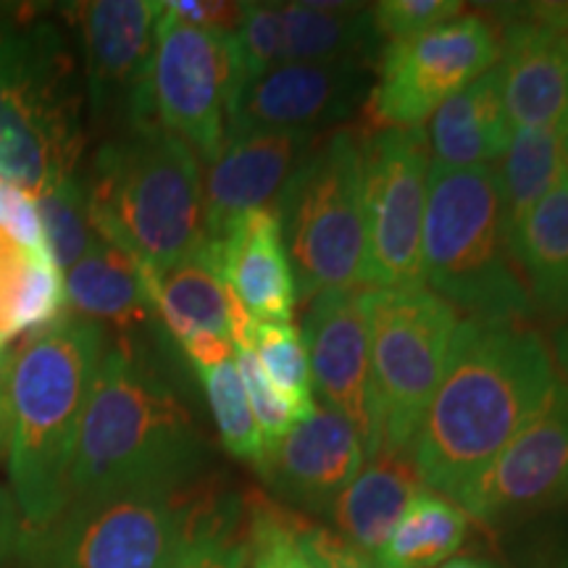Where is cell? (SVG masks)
Wrapping results in <instances>:
<instances>
[{
  "label": "cell",
  "instance_id": "obj_1",
  "mask_svg": "<svg viewBox=\"0 0 568 568\" xmlns=\"http://www.w3.org/2000/svg\"><path fill=\"white\" fill-rule=\"evenodd\" d=\"M558 372L529 322L460 318L410 456L424 487L460 503L545 406Z\"/></svg>",
  "mask_w": 568,
  "mask_h": 568
},
{
  "label": "cell",
  "instance_id": "obj_2",
  "mask_svg": "<svg viewBox=\"0 0 568 568\" xmlns=\"http://www.w3.org/2000/svg\"><path fill=\"white\" fill-rule=\"evenodd\" d=\"M209 447L159 368L132 343L105 347L84 410L71 497L197 485Z\"/></svg>",
  "mask_w": 568,
  "mask_h": 568
},
{
  "label": "cell",
  "instance_id": "obj_3",
  "mask_svg": "<svg viewBox=\"0 0 568 568\" xmlns=\"http://www.w3.org/2000/svg\"><path fill=\"white\" fill-rule=\"evenodd\" d=\"M103 351V326L69 311L13 351L6 464L27 529L45 527L67 508L77 439Z\"/></svg>",
  "mask_w": 568,
  "mask_h": 568
},
{
  "label": "cell",
  "instance_id": "obj_4",
  "mask_svg": "<svg viewBox=\"0 0 568 568\" xmlns=\"http://www.w3.org/2000/svg\"><path fill=\"white\" fill-rule=\"evenodd\" d=\"M90 222L151 284L205 243L201 161L163 126L105 140L84 180Z\"/></svg>",
  "mask_w": 568,
  "mask_h": 568
},
{
  "label": "cell",
  "instance_id": "obj_5",
  "mask_svg": "<svg viewBox=\"0 0 568 568\" xmlns=\"http://www.w3.org/2000/svg\"><path fill=\"white\" fill-rule=\"evenodd\" d=\"M82 90L67 34L42 13L0 6V184L38 197L77 174Z\"/></svg>",
  "mask_w": 568,
  "mask_h": 568
},
{
  "label": "cell",
  "instance_id": "obj_6",
  "mask_svg": "<svg viewBox=\"0 0 568 568\" xmlns=\"http://www.w3.org/2000/svg\"><path fill=\"white\" fill-rule=\"evenodd\" d=\"M422 276L432 293L468 318L529 322L535 316L510 255L493 166H429Z\"/></svg>",
  "mask_w": 568,
  "mask_h": 568
},
{
  "label": "cell",
  "instance_id": "obj_7",
  "mask_svg": "<svg viewBox=\"0 0 568 568\" xmlns=\"http://www.w3.org/2000/svg\"><path fill=\"white\" fill-rule=\"evenodd\" d=\"M297 297L353 290L366 276L364 134L337 126L311 148L274 203Z\"/></svg>",
  "mask_w": 568,
  "mask_h": 568
},
{
  "label": "cell",
  "instance_id": "obj_8",
  "mask_svg": "<svg viewBox=\"0 0 568 568\" xmlns=\"http://www.w3.org/2000/svg\"><path fill=\"white\" fill-rule=\"evenodd\" d=\"M201 487H140L71 497L27 529L19 568H166Z\"/></svg>",
  "mask_w": 568,
  "mask_h": 568
},
{
  "label": "cell",
  "instance_id": "obj_9",
  "mask_svg": "<svg viewBox=\"0 0 568 568\" xmlns=\"http://www.w3.org/2000/svg\"><path fill=\"white\" fill-rule=\"evenodd\" d=\"M372 379L382 437L393 450H410L424 410L443 379L458 329V311L426 284L372 290Z\"/></svg>",
  "mask_w": 568,
  "mask_h": 568
},
{
  "label": "cell",
  "instance_id": "obj_10",
  "mask_svg": "<svg viewBox=\"0 0 568 568\" xmlns=\"http://www.w3.org/2000/svg\"><path fill=\"white\" fill-rule=\"evenodd\" d=\"M497 59L500 32L477 11L458 13L416 38L387 42L366 95L368 130H416Z\"/></svg>",
  "mask_w": 568,
  "mask_h": 568
},
{
  "label": "cell",
  "instance_id": "obj_11",
  "mask_svg": "<svg viewBox=\"0 0 568 568\" xmlns=\"http://www.w3.org/2000/svg\"><path fill=\"white\" fill-rule=\"evenodd\" d=\"M429 166V140L422 126L364 134V284L372 290L424 284L422 232Z\"/></svg>",
  "mask_w": 568,
  "mask_h": 568
},
{
  "label": "cell",
  "instance_id": "obj_12",
  "mask_svg": "<svg viewBox=\"0 0 568 568\" xmlns=\"http://www.w3.org/2000/svg\"><path fill=\"white\" fill-rule=\"evenodd\" d=\"M151 95L155 124L187 142L197 161L211 163L224 148L234 98L232 34L184 24L161 3Z\"/></svg>",
  "mask_w": 568,
  "mask_h": 568
},
{
  "label": "cell",
  "instance_id": "obj_13",
  "mask_svg": "<svg viewBox=\"0 0 568 568\" xmlns=\"http://www.w3.org/2000/svg\"><path fill=\"white\" fill-rule=\"evenodd\" d=\"M159 11L153 0H95L77 11L90 116L119 134L155 124L151 71Z\"/></svg>",
  "mask_w": 568,
  "mask_h": 568
},
{
  "label": "cell",
  "instance_id": "obj_14",
  "mask_svg": "<svg viewBox=\"0 0 568 568\" xmlns=\"http://www.w3.org/2000/svg\"><path fill=\"white\" fill-rule=\"evenodd\" d=\"M372 287L326 290L311 297L303 316V343L311 376L324 406L355 426L366 460L385 445L372 379Z\"/></svg>",
  "mask_w": 568,
  "mask_h": 568
},
{
  "label": "cell",
  "instance_id": "obj_15",
  "mask_svg": "<svg viewBox=\"0 0 568 568\" xmlns=\"http://www.w3.org/2000/svg\"><path fill=\"white\" fill-rule=\"evenodd\" d=\"M568 503V385L558 376L545 406L503 447L458 506L500 524Z\"/></svg>",
  "mask_w": 568,
  "mask_h": 568
},
{
  "label": "cell",
  "instance_id": "obj_16",
  "mask_svg": "<svg viewBox=\"0 0 568 568\" xmlns=\"http://www.w3.org/2000/svg\"><path fill=\"white\" fill-rule=\"evenodd\" d=\"M368 90L366 63H276L232 105L226 140L253 132L318 134L343 124L366 103Z\"/></svg>",
  "mask_w": 568,
  "mask_h": 568
},
{
  "label": "cell",
  "instance_id": "obj_17",
  "mask_svg": "<svg viewBox=\"0 0 568 568\" xmlns=\"http://www.w3.org/2000/svg\"><path fill=\"white\" fill-rule=\"evenodd\" d=\"M364 464L366 447L355 426L322 406L266 447L255 471L284 506L297 514L329 516Z\"/></svg>",
  "mask_w": 568,
  "mask_h": 568
},
{
  "label": "cell",
  "instance_id": "obj_18",
  "mask_svg": "<svg viewBox=\"0 0 568 568\" xmlns=\"http://www.w3.org/2000/svg\"><path fill=\"white\" fill-rule=\"evenodd\" d=\"M314 132H253L224 142L203 180L205 240H216L245 213L274 209L311 148Z\"/></svg>",
  "mask_w": 568,
  "mask_h": 568
},
{
  "label": "cell",
  "instance_id": "obj_19",
  "mask_svg": "<svg viewBox=\"0 0 568 568\" xmlns=\"http://www.w3.org/2000/svg\"><path fill=\"white\" fill-rule=\"evenodd\" d=\"M495 69L510 130L568 132V45L527 6L503 24Z\"/></svg>",
  "mask_w": 568,
  "mask_h": 568
},
{
  "label": "cell",
  "instance_id": "obj_20",
  "mask_svg": "<svg viewBox=\"0 0 568 568\" xmlns=\"http://www.w3.org/2000/svg\"><path fill=\"white\" fill-rule=\"evenodd\" d=\"M209 245L219 274L251 322H293L297 282L274 209L245 213Z\"/></svg>",
  "mask_w": 568,
  "mask_h": 568
},
{
  "label": "cell",
  "instance_id": "obj_21",
  "mask_svg": "<svg viewBox=\"0 0 568 568\" xmlns=\"http://www.w3.org/2000/svg\"><path fill=\"white\" fill-rule=\"evenodd\" d=\"M148 293L153 314L161 316L169 335L180 345L197 335L224 337L234 347L247 345L253 322L219 274L209 240L169 272L155 276L148 284Z\"/></svg>",
  "mask_w": 568,
  "mask_h": 568
},
{
  "label": "cell",
  "instance_id": "obj_22",
  "mask_svg": "<svg viewBox=\"0 0 568 568\" xmlns=\"http://www.w3.org/2000/svg\"><path fill=\"white\" fill-rule=\"evenodd\" d=\"M422 489L424 481L410 450L379 447L332 506V529L355 550L374 558L389 529Z\"/></svg>",
  "mask_w": 568,
  "mask_h": 568
},
{
  "label": "cell",
  "instance_id": "obj_23",
  "mask_svg": "<svg viewBox=\"0 0 568 568\" xmlns=\"http://www.w3.org/2000/svg\"><path fill=\"white\" fill-rule=\"evenodd\" d=\"M280 63H366L376 67L385 40L372 6L280 3Z\"/></svg>",
  "mask_w": 568,
  "mask_h": 568
},
{
  "label": "cell",
  "instance_id": "obj_24",
  "mask_svg": "<svg viewBox=\"0 0 568 568\" xmlns=\"http://www.w3.org/2000/svg\"><path fill=\"white\" fill-rule=\"evenodd\" d=\"M510 134L506 109L500 98V80L493 67L474 80L432 116L429 153L432 163L445 169L493 166L506 151Z\"/></svg>",
  "mask_w": 568,
  "mask_h": 568
},
{
  "label": "cell",
  "instance_id": "obj_25",
  "mask_svg": "<svg viewBox=\"0 0 568 568\" xmlns=\"http://www.w3.org/2000/svg\"><path fill=\"white\" fill-rule=\"evenodd\" d=\"M510 255L535 311L558 326L568 314V169L516 226Z\"/></svg>",
  "mask_w": 568,
  "mask_h": 568
},
{
  "label": "cell",
  "instance_id": "obj_26",
  "mask_svg": "<svg viewBox=\"0 0 568 568\" xmlns=\"http://www.w3.org/2000/svg\"><path fill=\"white\" fill-rule=\"evenodd\" d=\"M63 293L69 314L101 326L132 329L153 314L151 293L138 264L103 237H98L95 245L63 272Z\"/></svg>",
  "mask_w": 568,
  "mask_h": 568
},
{
  "label": "cell",
  "instance_id": "obj_27",
  "mask_svg": "<svg viewBox=\"0 0 568 568\" xmlns=\"http://www.w3.org/2000/svg\"><path fill=\"white\" fill-rule=\"evenodd\" d=\"M67 311L63 274L51 253L0 224V343L45 329Z\"/></svg>",
  "mask_w": 568,
  "mask_h": 568
},
{
  "label": "cell",
  "instance_id": "obj_28",
  "mask_svg": "<svg viewBox=\"0 0 568 568\" xmlns=\"http://www.w3.org/2000/svg\"><path fill=\"white\" fill-rule=\"evenodd\" d=\"M471 516L450 497L422 489L408 503L382 548L376 568H439L464 548Z\"/></svg>",
  "mask_w": 568,
  "mask_h": 568
},
{
  "label": "cell",
  "instance_id": "obj_29",
  "mask_svg": "<svg viewBox=\"0 0 568 568\" xmlns=\"http://www.w3.org/2000/svg\"><path fill=\"white\" fill-rule=\"evenodd\" d=\"M493 172L510 245V237L524 216L566 174V132L516 130L510 134L506 151L493 163Z\"/></svg>",
  "mask_w": 568,
  "mask_h": 568
},
{
  "label": "cell",
  "instance_id": "obj_30",
  "mask_svg": "<svg viewBox=\"0 0 568 568\" xmlns=\"http://www.w3.org/2000/svg\"><path fill=\"white\" fill-rule=\"evenodd\" d=\"M247 508L243 497L201 489L166 568H247Z\"/></svg>",
  "mask_w": 568,
  "mask_h": 568
},
{
  "label": "cell",
  "instance_id": "obj_31",
  "mask_svg": "<svg viewBox=\"0 0 568 568\" xmlns=\"http://www.w3.org/2000/svg\"><path fill=\"white\" fill-rule=\"evenodd\" d=\"M34 209H38L45 251L51 253L61 274L69 272L98 240L95 226L90 222L84 182L77 174L61 176L34 197Z\"/></svg>",
  "mask_w": 568,
  "mask_h": 568
},
{
  "label": "cell",
  "instance_id": "obj_32",
  "mask_svg": "<svg viewBox=\"0 0 568 568\" xmlns=\"http://www.w3.org/2000/svg\"><path fill=\"white\" fill-rule=\"evenodd\" d=\"M247 345L253 347L268 382L293 406L297 418L303 422L314 414V376H311L308 351L293 322H253Z\"/></svg>",
  "mask_w": 568,
  "mask_h": 568
},
{
  "label": "cell",
  "instance_id": "obj_33",
  "mask_svg": "<svg viewBox=\"0 0 568 568\" xmlns=\"http://www.w3.org/2000/svg\"><path fill=\"white\" fill-rule=\"evenodd\" d=\"M201 376V385L209 400L213 422H216L219 439L224 450L232 458L258 466L264 456V439H261L258 424H255L251 403H247L243 379H240L234 358H226L222 364L195 368Z\"/></svg>",
  "mask_w": 568,
  "mask_h": 568
},
{
  "label": "cell",
  "instance_id": "obj_34",
  "mask_svg": "<svg viewBox=\"0 0 568 568\" xmlns=\"http://www.w3.org/2000/svg\"><path fill=\"white\" fill-rule=\"evenodd\" d=\"M234 53V98L232 105L243 92L261 80L268 69L280 63V3H245L243 19L232 32ZM230 105V111H232Z\"/></svg>",
  "mask_w": 568,
  "mask_h": 568
},
{
  "label": "cell",
  "instance_id": "obj_35",
  "mask_svg": "<svg viewBox=\"0 0 568 568\" xmlns=\"http://www.w3.org/2000/svg\"><path fill=\"white\" fill-rule=\"evenodd\" d=\"M303 518L268 500H255L247 508V568H308L297 548V527Z\"/></svg>",
  "mask_w": 568,
  "mask_h": 568
},
{
  "label": "cell",
  "instance_id": "obj_36",
  "mask_svg": "<svg viewBox=\"0 0 568 568\" xmlns=\"http://www.w3.org/2000/svg\"><path fill=\"white\" fill-rule=\"evenodd\" d=\"M234 364H237L240 379H243L247 403H251L253 418L258 424L261 439H264V450L287 435L293 426L301 422L284 397L276 393L268 376L261 368L258 358H255L251 345H237L234 347Z\"/></svg>",
  "mask_w": 568,
  "mask_h": 568
},
{
  "label": "cell",
  "instance_id": "obj_37",
  "mask_svg": "<svg viewBox=\"0 0 568 568\" xmlns=\"http://www.w3.org/2000/svg\"><path fill=\"white\" fill-rule=\"evenodd\" d=\"M460 0H382L372 6L374 24L382 40L397 42L416 38L464 13Z\"/></svg>",
  "mask_w": 568,
  "mask_h": 568
},
{
  "label": "cell",
  "instance_id": "obj_38",
  "mask_svg": "<svg viewBox=\"0 0 568 568\" xmlns=\"http://www.w3.org/2000/svg\"><path fill=\"white\" fill-rule=\"evenodd\" d=\"M297 548H301L308 568H376L366 552L355 550L332 527L301 521L297 527Z\"/></svg>",
  "mask_w": 568,
  "mask_h": 568
},
{
  "label": "cell",
  "instance_id": "obj_39",
  "mask_svg": "<svg viewBox=\"0 0 568 568\" xmlns=\"http://www.w3.org/2000/svg\"><path fill=\"white\" fill-rule=\"evenodd\" d=\"M243 6L245 3H224V0H166L163 9L197 30L232 34L243 19Z\"/></svg>",
  "mask_w": 568,
  "mask_h": 568
},
{
  "label": "cell",
  "instance_id": "obj_40",
  "mask_svg": "<svg viewBox=\"0 0 568 568\" xmlns=\"http://www.w3.org/2000/svg\"><path fill=\"white\" fill-rule=\"evenodd\" d=\"M21 537H24V521L13 500L11 489L0 485V568H13L19 564Z\"/></svg>",
  "mask_w": 568,
  "mask_h": 568
},
{
  "label": "cell",
  "instance_id": "obj_41",
  "mask_svg": "<svg viewBox=\"0 0 568 568\" xmlns=\"http://www.w3.org/2000/svg\"><path fill=\"white\" fill-rule=\"evenodd\" d=\"M11 385H13V351L9 343H0V460L9 456L11 443Z\"/></svg>",
  "mask_w": 568,
  "mask_h": 568
},
{
  "label": "cell",
  "instance_id": "obj_42",
  "mask_svg": "<svg viewBox=\"0 0 568 568\" xmlns=\"http://www.w3.org/2000/svg\"><path fill=\"white\" fill-rule=\"evenodd\" d=\"M527 13L552 27L568 45V0L566 3H531L527 6Z\"/></svg>",
  "mask_w": 568,
  "mask_h": 568
},
{
  "label": "cell",
  "instance_id": "obj_43",
  "mask_svg": "<svg viewBox=\"0 0 568 568\" xmlns=\"http://www.w3.org/2000/svg\"><path fill=\"white\" fill-rule=\"evenodd\" d=\"M556 358H558L560 374H564L560 376V382L568 385V314L556 329Z\"/></svg>",
  "mask_w": 568,
  "mask_h": 568
},
{
  "label": "cell",
  "instance_id": "obj_44",
  "mask_svg": "<svg viewBox=\"0 0 568 568\" xmlns=\"http://www.w3.org/2000/svg\"><path fill=\"white\" fill-rule=\"evenodd\" d=\"M439 568H506V566H503L500 560L481 558V556H453Z\"/></svg>",
  "mask_w": 568,
  "mask_h": 568
},
{
  "label": "cell",
  "instance_id": "obj_45",
  "mask_svg": "<svg viewBox=\"0 0 568 568\" xmlns=\"http://www.w3.org/2000/svg\"><path fill=\"white\" fill-rule=\"evenodd\" d=\"M566 169H568V132H566Z\"/></svg>",
  "mask_w": 568,
  "mask_h": 568
}]
</instances>
